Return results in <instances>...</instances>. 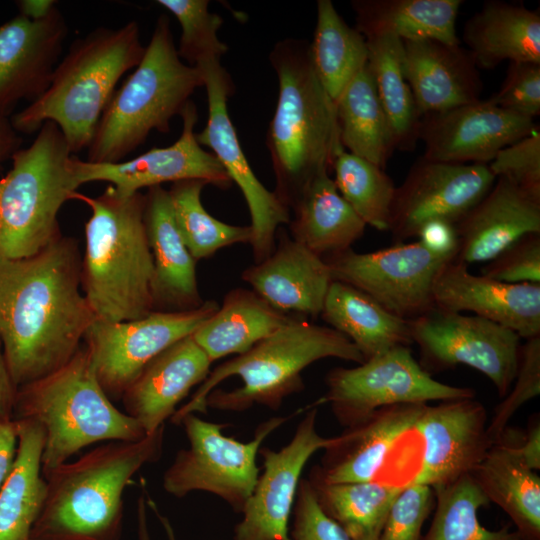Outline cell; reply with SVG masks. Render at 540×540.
<instances>
[{"label": "cell", "mask_w": 540, "mask_h": 540, "mask_svg": "<svg viewBox=\"0 0 540 540\" xmlns=\"http://www.w3.org/2000/svg\"><path fill=\"white\" fill-rule=\"evenodd\" d=\"M475 398L397 404L345 427L310 475L325 483L373 481L434 491L472 474L492 446Z\"/></svg>", "instance_id": "cell-1"}, {"label": "cell", "mask_w": 540, "mask_h": 540, "mask_svg": "<svg viewBox=\"0 0 540 540\" xmlns=\"http://www.w3.org/2000/svg\"><path fill=\"white\" fill-rule=\"evenodd\" d=\"M81 268L77 241L63 235L30 257L0 256V342L17 388L61 368L80 349L95 320Z\"/></svg>", "instance_id": "cell-2"}, {"label": "cell", "mask_w": 540, "mask_h": 540, "mask_svg": "<svg viewBox=\"0 0 540 540\" xmlns=\"http://www.w3.org/2000/svg\"><path fill=\"white\" fill-rule=\"evenodd\" d=\"M165 425L136 441H112L47 473L30 540H120L126 487L162 453Z\"/></svg>", "instance_id": "cell-3"}, {"label": "cell", "mask_w": 540, "mask_h": 540, "mask_svg": "<svg viewBox=\"0 0 540 540\" xmlns=\"http://www.w3.org/2000/svg\"><path fill=\"white\" fill-rule=\"evenodd\" d=\"M278 79V99L267 133L276 178L274 192L290 209L302 188L333 169L345 151L335 102L319 80L309 42L287 38L269 55Z\"/></svg>", "instance_id": "cell-4"}, {"label": "cell", "mask_w": 540, "mask_h": 540, "mask_svg": "<svg viewBox=\"0 0 540 540\" xmlns=\"http://www.w3.org/2000/svg\"><path fill=\"white\" fill-rule=\"evenodd\" d=\"M330 357L358 364L365 361L340 332L294 317L247 352L210 371L171 421L179 424L184 416L206 413L207 408L244 411L256 404L277 410L286 397L303 390V370Z\"/></svg>", "instance_id": "cell-5"}, {"label": "cell", "mask_w": 540, "mask_h": 540, "mask_svg": "<svg viewBox=\"0 0 540 540\" xmlns=\"http://www.w3.org/2000/svg\"><path fill=\"white\" fill-rule=\"evenodd\" d=\"M144 52L135 20L119 27L99 26L77 38L45 92L11 117L13 128L32 134L53 122L72 154L88 149L119 80L140 63Z\"/></svg>", "instance_id": "cell-6"}, {"label": "cell", "mask_w": 540, "mask_h": 540, "mask_svg": "<svg viewBox=\"0 0 540 540\" xmlns=\"http://www.w3.org/2000/svg\"><path fill=\"white\" fill-rule=\"evenodd\" d=\"M71 200H79L91 210L85 224L81 287L95 319L129 321L154 311L145 194H122L109 184L96 197L76 191Z\"/></svg>", "instance_id": "cell-7"}, {"label": "cell", "mask_w": 540, "mask_h": 540, "mask_svg": "<svg viewBox=\"0 0 540 540\" xmlns=\"http://www.w3.org/2000/svg\"><path fill=\"white\" fill-rule=\"evenodd\" d=\"M13 419L42 427L43 476L89 445L146 436L134 418L114 406L85 347L51 374L18 387Z\"/></svg>", "instance_id": "cell-8"}, {"label": "cell", "mask_w": 540, "mask_h": 540, "mask_svg": "<svg viewBox=\"0 0 540 540\" xmlns=\"http://www.w3.org/2000/svg\"><path fill=\"white\" fill-rule=\"evenodd\" d=\"M201 86V72L179 57L169 18L162 14L140 63L106 106L87 149V161L120 162L153 130L168 133L172 118L181 114Z\"/></svg>", "instance_id": "cell-9"}, {"label": "cell", "mask_w": 540, "mask_h": 540, "mask_svg": "<svg viewBox=\"0 0 540 540\" xmlns=\"http://www.w3.org/2000/svg\"><path fill=\"white\" fill-rule=\"evenodd\" d=\"M61 131L45 122L33 142L11 157L0 178V256L21 259L37 254L60 237L58 214L79 188Z\"/></svg>", "instance_id": "cell-10"}, {"label": "cell", "mask_w": 540, "mask_h": 540, "mask_svg": "<svg viewBox=\"0 0 540 540\" xmlns=\"http://www.w3.org/2000/svg\"><path fill=\"white\" fill-rule=\"evenodd\" d=\"M288 419L270 418L257 427L250 441L241 442L222 433L227 424L195 414L184 416L179 424L189 446L178 451L165 471L163 489L178 498L194 491L208 492L241 513L259 477L256 459L262 442Z\"/></svg>", "instance_id": "cell-11"}, {"label": "cell", "mask_w": 540, "mask_h": 540, "mask_svg": "<svg viewBox=\"0 0 540 540\" xmlns=\"http://www.w3.org/2000/svg\"><path fill=\"white\" fill-rule=\"evenodd\" d=\"M325 382L327 390L315 405L329 403L344 427L386 406L475 398L472 388L432 378L407 346L392 348L354 368H334Z\"/></svg>", "instance_id": "cell-12"}, {"label": "cell", "mask_w": 540, "mask_h": 540, "mask_svg": "<svg viewBox=\"0 0 540 540\" xmlns=\"http://www.w3.org/2000/svg\"><path fill=\"white\" fill-rule=\"evenodd\" d=\"M422 367L443 370L464 364L484 374L500 397L510 390L519 365L520 337L493 321L433 308L409 320Z\"/></svg>", "instance_id": "cell-13"}, {"label": "cell", "mask_w": 540, "mask_h": 540, "mask_svg": "<svg viewBox=\"0 0 540 540\" xmlns=\"http://www.w3.org/2000/svg\"><path fill=\"white\" fill-rule=\"evenodd\" d=\"M219 305L204 301L193 310L152 311L129 321L95 319L84 336L95 375L111 398H121L142 369L177 341L192 335Z\"/></svg>", "instance_id": "cell-14"}, {"label": "cell", "mask_w": 540, "mask_h": 540, "mask_svg": "<svg viewBox=\"0 0 540 540\" xmlns=\"http://www.w3.org/2000/svg\"><path fill=\"white\" fill-rule=\"evenodd\" d=\"M324 260L333 280L357 288L390 313L409 321L435 308V276L444 264L455 259L415 241L369 253L350 248Z\"/></svg>", "instance_id": "cell-15"}, {"label": "cell", "mask_w": 540, "mask_h": 540, "mask_svg": "<svg viewBox=\"0 0 540 540\" xmlns=\"http://www.w3.org/2000/svg\"><path fill=\"white\" fill-rule=\"evenodd\" d=\"M197 69L206 88L208 119L203 130L196 133V139L201 146L211 149L231 182L240 188L251 217L254 260L259 263L274 252L277 229L289 223L290 209L259 181L242 150L227 109L228 97L233 92L230 75L221 62Z\"/></svg>", "instance_id": "cell-16"}, {"label": "cell", "mask_w": 540, "mask_h": 540, "mask_svg": "<svg viewBox=\"0 0 540 540\" xmlns=\"http://www.w3.org/2000/svg\"><path fill=\"white\" fill-rule=\"evenodd\" d=\"M496 177L485 164H459L419 158L396 187L389 229L401 243L428 222L457 224L489 191Z\"/></svg>", "instance_id": "cell-17"}, {"label": "cell", "mask_w": 540, "mask_h": 540, "mask_svg": "<svg viewBox=\"0 0 540 540\" xmlns=\"http://www.w3.org/2000/svg\"><path fill=\"white\" fill-rule=\"evenodd\" d=\"M180 116L181 134L170 146L154 147L117 163H93L73 155L70 167L78 186L89 182H108L120 193L129 195L165 182L196 179L220 189L229 188L232 182L219 160L196 139V105L190 100Z\"/></svg>", "instance_id": "cell-18"}, {"label": "cell", "mask_w": 540, "mask_h": 540, "mask_svg": "<svg viewBox=\"0 0 540 540\" xmlns=\"http://www.w3.org/2000/svg\"><path fill=\"white\" fill-rule=\"evenodd\" d=\"M317 413L316 405L309 409L280 450L260 448L263 471L235 525L234 540H291L288 523L303 469L314 453L333 441L317 432Z\"/></svg>", "instance_id": "cell-19"}, {"label": "cell", "mask_w": 540, "mask_h": 540, "mask_svg": "<svg viewBox=\"0 0 540 540\" xmlns=\"http://www.w3.org/2000/svg\"><path fill=\"white\" fill-rule=\"evenodd\" d=\"M534 120L508 112L489 98L421 118L419 140L427 160L488 165L506 146L528 136Z\"/></svg>", "instance_id": "cell-20"}, {"label": "cell", "mask_w": 540, "mask_h": 540, "mask_svg": "<svg viewBox=\"0 0 540 540\" xmlns=\"http://www.w3.org/2000/svg\"><path fill=\"white\" fill-rule=\"evenodd\" d=\"M69 28L56 7L42 20L20 14L0 25V117L48 88Z\"/></svg>", "instance_id": "cell-21"}, {"label": "cell", "mask_w": 540, "mask_h": 540, "mask_svg": "<svg viewBox=\"0 0 540 540\" xmlns=\"http://www.w3.org/2000/svg\"><path fill=\"white\" fill-rule=\"evenodd\" d=\"M432 295L435 307L441 310L474 312L520 338L540 336V284L505 283L473 275L466 264L453 260L436 274Z\"/></svg>", "instance_id": "cell-22"}, {"label": "cell", "mask_w": 540, "mask_h": 540, "mask_svg": "<svg viewBox=\"0 0 540 540\" xmlns=\"http://www.w3.org/2000/svg\"><path fill=\"white\" fill-rule=\"evenodd\" d=\"M401 63L422 117L480 100L483 82L479 69L460 44L402 41Z\"/></svg>", "instance_id": "cell-23"}, {"label": "cell", "mask_w": 540, "mask_h": 540, "mask_svg": "<svg viewBox=\"0 0 540 540\" xmlns=\"http://www.w3.org/2000/svg\"><path fill=\"white\" fill-rule=\"evenodd\" d=\"M212 361L189 335L153 358L124 391L126 414L146 435L165 425L177 405L210 373Z\"/></svg>", "instance_id": "cell-24"}, {"label": "cell", "mask_w": 540, "mask_h": 540, "mask_svg": "<svg viewBox=\"0 0 540 540\" xmlns=\"http://www.w3.org/2000/svg\"><path fill=\"white\" fill-rule=\"evenodd\" d=\"M459 250L466 265L488 262L531 233H540V199L497 177L489 191L456 224Z\"/></svg>", "instance_id": "cell-25"}, {"label": "cell", "mask_w": 540, "mask_h": 540, "mask_svg": "<svg viewBox=\"0 0 540 540\" xmlns=\"http://www.w3.org/2000/svg\"><path fill=\"white\" fill-rule=\"evenodd\" d=\"M144 223L154 265L151 286L154 311H187L203 304L196 260L178 230L168 190L148 188Z\"/></svg>", "instance_id": "cell-26"}, {"label": "cell", "mask_w": 540, "mask_h": 540, "mask_svg": "<svg viewBox=\"0 0 540 540\" xmlns=\"http://www.w3.org/2000/svg\"><path fill=\"white\" fill-rule=\"evenodd\" d=\"M242 279L272 307L316 317L333 281L326 261L283 235L274 252L245 269Z\"/></svg>", "instance_id": "cell-27"}, {"label": "cell", "mask_w": 540, "mask_h": 540, "mask_svg": "<svg viewBox=\"0 0 540 540\" xmlns=\"http://www.w3.org/2000/svg\"><path fill=\"white\" fill-rule=\"evenodd\" d=\"M462 38L478 69L504 61L540 63V13L523 4L485 2L465 23Z\"/></svg>", "instance_id": "cell-28"}, {"label": "cell", "mask_w": 540, "mask_h": 540, "mask_svg": "<svg viewBox=\"0 0 540 540\" xmlns=\"http://www.w3.org/2000/svg\"><path fill=\"white\" fill-rule=\"evenodd\" d=\"M292 239L326 258L351 248L365 231L366 224L339 193L330 173L311 179L291 208Z\"/></svg>", "instance_id": "cell-29"}, {"label": "cell", "mask_w": 540, "mask_h": 540, "mask_svg": "<svg viewBox=\"0 0 540 540\" xmlns=\"http://www.w3.org/2000/svg\"><path fill=\"white\" fill-rule=\"evenodd\" d=\"M293 318L272 307L253 290L236 288L225 295L222 306L192 337L213 362L247 352Z\"/></svg>", "instance_id": "cell-30"}, {"label": "cell", "mask_w": 540, "mask_h": 540, "mask_svg": "<svg viewBox=\"0 0 540 540\" xmlns=\"http://www.w3.org/2000/svg\"><path fill=\"white\" fill-rule=\"evenodd\" d=\"M320 316L329 327L346 336L365 360L413 343L408 320L340 281L331 282Z\"/></svg>", "instance_id": "cell-31"}, {"label": "cell", "mask_w": 540, "mask_h": 540, "mask_svg": "<svg viewBox=\"0 0 540 540\" xmlns=\"http://www.w3.org/2000/svg\"><path fill=\"white\" fill-rule=\"evenodd\" d=\"M462 0H353L356 29L365 39L390 35L460 44L456 20Z\"/></svg>", "instance_id": "cell-32"}, {"label": "cell", "mask_w": 540, "mask_h": 540, "mask_svg": "<svg viewBox=\"0 0 540 540\" xmlns=\"http://www.w3.org/2000/svg\"><path fill=\"white\" fill-rule=\"evenodd\" d=\"M15 420L16 458L0 487V540H30L46 493L42 474L43 429L31 420Z\"/></svg>", "instance_id": "cell-33"}, {"label": "cell", "mask_w": 540, "mask_h": 540, "mask_svg": "<svg viewBox=\"0 0 540 540\" xmlns=\"http://www.w3.org/2000/svg\"><path fill=\"white\" fill-rule=\"evenodd\" d=\"M490 502L499 505L519 528L540 533V477L516 452L505 429L472 472Z\"/></svg>", "instance_id": "cell-34"}, {"label": "cell", "mask_w": 540, "mask_h": 540, "mask_svg": "<svg viewBox=\"0 0 540 540\" xmlns=\"http://www.w3.org/2000/svg\"><path fill=\"white\" fill-rule=\"evenodd\" d=\"M335 106L344 149L385 169L396 150L395 141L368 63L344 88Z\"/></svg>", "instance_id": "cell-35"}, {"label": "cell", "mask_w": 540, "mask_h": 540, "mask_svg": "<svg viewBox=\"0 0 540 540\" xmlns=\"http://www.w3.org/2000/svg\"><path fill=\"white\" fill-rule=\"evenodd\" d=\"M317 502L352 540H378L403 489L373 481L325 483L308 476Z\"/></svg>", "instance_id": "cell-36"}, {"label": "cell", "mask_w": 540, "mask_h": 540, "mask_svg": "<svg viewBox=\"0 0 540 540\" xmlns=\"http://www.w3.org/2000/svg\"><path fill=\"white\" fill-rule=\"evenodd\" d=\"M309 48L314 70L334 102L368 63L365 38L344 21L330 0L317 1L316 26Z\"/></svg>", "instance_id": "cell-37"}, {"label": "cell", "mask_w": 540, "mask_h": 540, "mask_svg": "<svg viewBox=\"0 0 540 540\" xmlns=\"http://www.w3.org/2000/svg\"><path fill=\"white\" fill-rule=\"evenodd\" d=\"M365 40L368 64L393 132L395 148L413 151L419 141L422 116L402 72V40L390 35Z\"/></svg>", "instance_id": "cell-38"}, {"label": "cell", "mask_w": 540, "mask_h": 540, "mask_svg": "<svg viewBox=\"0 0 540 540\" xmlns=\"http://www.w3.org/2000/svg\"><path fill=\"white\" fill-rule=\"evenodd\" d=\"M205 185V181L189 179L172 183L168 190L178 230L196 261L208 258L224 247L250 244L252 239L250 225L227 224L208 213L201 202Z\"/></svg>", "instance_id": "cell-39"}, {"label": "cell", "mask_w": 540, "mask_h": 540, "mask_svg": "<svg viewBox=\"0 0 540 540\" xmlns=\"http://www.w3.org/2000/svg\"><path fill=\"white\" fill-rule=\"evenodd\" d=\"M435 492V512L424 540H524L507 527L488 530L478 519V510L490 503L472 474Z\"/></svg>", "instance_id": "cell-40"}, {"label": "cell", "mask_w": 540, "mask_h": 540, "mask_svg": "<svg viewBox=\"0 0 540 540\" xmlns=\"http://www.w3.org/2000/svg\"><path fill=\"white\" fill-rule=\"evenodd\" d=\"M334 183L358 217L379 231H388L396 186L384 169L346 150L335 160Z\"/></svg>", "instance_id": "cell-41"}, {"label": "cell", "mask_w": 540, "mask_h": 540, "mask_svg": "<svg viewBox=\"0 0 540 540\" xmlns=\"http://www.w3.org/2000/svg\"><path fill=\"white\" fill-rule=\"evenodd\" d=\"M171 12L181 27L178 55L188 65L201 67L221 62L228 47L219 40L223 19L209 11L208 0H158Z\"/></svg>", "instance_id": "cell-42"}, {"label": "cell", "mask_w": 540, "mask_h": 540, "mask_svg": "<svg viewBox=\"0 0 540 540\" xmlns=\"http://www.w3.org/2000/svg\"><path fill=\"white\" fill-rule=\"evenodd\" d=\"M512 390L494 410L487 433L494 444L516 411L540 394V336L526 339L520 347L518 371Z\"/></svg>", "instance_id": "cell-43"}, {"label": "cell", "mask_w": 540, "mask_h": 540, "mask_svg": "<svg viewBox=\"0 0 540 540\" xmlns=\"http://www.w3.org/2000/svg\"><path fill=\"white\" fill-rule=\"evenodd\" d=\"M493 175L503 177L540 199V131L501 149L488 164Z\"/></svg>", "instance_id": "cell-44"}, {"label": "cell", "mask_w": 540, "mask_h": 540, "mask_svg": "<svg viewBox=\"0 0 540 540\" xmlns=\"http://www.w3.org/2000/svg\"><path fill=\"white\" fill-rule=\"evenodd\" d=\"M435 492L423 485L403 489L394 501L378 540H420L435 506Z\"/></svg>", "instance_id": "cell-45"}, {"label": "cell", "mask_w": 540, "mask_h": 540, "mask_svg": "<svg viewBox=\"0 0 540 540\" xmlns=\"http://www.w3.org/2000/svg\"><path fill=\"white\" fill-rule=\"evenodd\" d=\"M489 99L508 112L534 120L540 115V63L510 62L500 89Z\"/></svg>", "instance_id": "cell-46"}, {"label": "cell", "mask_w": 540, "mask_h": 540, "mask_svg": "<svg viewBox=\"0 0 540 540\" xmlns=\"http://www.w3.org/2000/svg\"><path fill=\"white\" fill-rule=\"evenodd\" d=\"M481 275L505 283L540 284V233L515 241L488 261Z\"/></svg>", "instance_id": "cell-47"}, {"label": "cell", "mask_w": 540, "mask_h": 540, "mask_svg": "<svg viewBox=\"0 0 540 540\" xmlns=\"http://www.w3.org/2000/svg\"><path fill=\"white\" fill-rule=\"evenodd\" d=\"M292 511L291 540H352L323 512L307 478L300 480Z\"/></svg>", "instance_id": "cell-48"}, {"label": "cell", "mask_w": 540, "mask_h": 540, "mask_svg": "<svg viewBox=\"0 0 540 540\" xmlns=\"http://www.w3.org/2000/svg\"><path fill=\"white\" fill-rule=\"evenodd\" d=\"M416 237L429 250L456 259L459 240L455 224L443 220L431 221L423 225Z\"/></svg>", "instance_id": "cell-49"}, {"label": "cell", "mask_w": 540, "mask_h": 540, "mask_svg": "<svg viewBox=\"0 0 540 540\" xmlns=\"http://www.w3.org/2000/svg\"><path fill=\"white\" fill-rule=\"evenodd\" d=\"M17 445L16 420L0 414V487L14 464Z\"/></svg>", "instance_id": "cell-50"}, {"label": "cell", "mask_w": 540, "mask_h": 540, "mask_svg": "<svg viewBox=\"0 0 540 540\" xmlns=\"http://www.w3.org/2000/svg\"><path fill=\"white\" fill-rule=\"evenodd\" d=\"M507 431V428H506ZM508 435L513 443V446L518 453L523 463L531 470L538 471L540 469V424L535 422L530 426L525 438L514 440L511 432Z\"/></svg>", "instance_id": "cell-51"}, {"label": "cell", "mask_w": 540, "mask_h": 540, "mask_svg": "<svg viewBox=\"0 0 540 540\" xmlns=\"http://www.w3.org/2000/svg\"><path fill=\"white\" fill-rule=\"evenodd\" d=\"M17 386L9 373L0 342V414L13 418Z\"/></svg>", "instance_id": "cell-52"}, {"label": "cell", "mask_w": 540, "mask_h": 540, "mask_svg": "<svg viewBox=\"0 0 540 540\" xmlns=\"http://www.w3.org/2000/svg\"><path fill=\"white\" fill-rule=\"evenodd\" d=\"M21 138L8 118L0 117V168L1 164L20 148Z\"/></svg>", "instance_id": "cell-53"}, {"label": "cell", "mask_w": 540, "mask_h": 540, "mask_svg": "<svg viewBox=\"0 0 540 540\" xmlns=\"http://www.w3.org/2000/svg\"><path fill=\"white\" fill-rule=\"evenodd\" d=\"M19 14L30 20H42L57 7L54 0H20L17 1Z\"/></svg>", "instance_id": "cell-54"}, {"label": "cell", "mask_w": 540, "mask_h": 540, "mask_svg": "<svg viewBox=\"0 0 540 540\" xmlns=\"http://www.w3.org/2000/svg\"><path fill=\"white\" fill-rule=\"evenodd\" d=\"M142 492L137 500L136 519L138 540H153L148 523V505L146 501V490L142 486Z\"/></svg>", "instance_id": "cell-55"}, {"label": "cell", "mask_w": 540, "mask_h": 540, "mask_svg": "<svg viewBox=\"0 0 540 540\" xmlns=\"http://www.w3.org/2000/svg\"><path fill=\"white\" fill-rule=\"evenodd\" d=\"M146 501H147V505H148V508L154 513V515L159 519L164 531H165V534L167 536V540H176V537H175V533H174V529L170 523V521L168 520V518L163 515L160 510L158 509V506L157 504L155 503V501L149 496L148 493H146Z\"/></svg>", "instance_id": "cell-56"}]
</instances>
